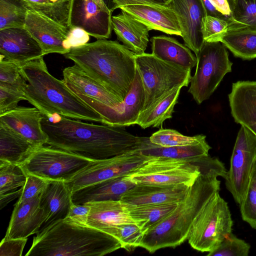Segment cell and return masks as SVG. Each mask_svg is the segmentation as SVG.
Here are the masks:
<instances>
[{
  "label": "cell",
  "instance_id": "cell-1",
  "mask_svg": "<svg viewBox=\"0 0 256 256\" xmlns=\"http://www.w3.org/2000/svg\"><path fill=\"white\" fill-rule=\"evenodd\" d=\"M42 126L50 146L94 160L138 148L142 140L124 127L82 122L60 114L44 115Z\"/></svg>",
  "mask_w": 256,
  "mask_h": 256
},
{
  "label": "cell",
  "instance_id": "cell-2",
  "mask_svg": "<svg viewBox=\"0 0 256 256\" xmlns=\"http://www.w3.org/2000/svg\"><path fill=\"white\" fill-rule=\"evenodd\" d=\"M64 56L115 94L122 102L136 76V54L117 41L98 40L72 48Z\"/></svg>",
  "mask_w": 256,
  "mask_h": 256
},
{
  "label": "cell",
  "instance_id": "cell-3",
  "mask_svg": "<svg viewBox=\"0 0 256 256\" xmlns=\"http://www.w3.org/2000/svg\"><path fill=\"white\" fill-rule=\"evenodd\" d=\"M26 81L25 100L47 116L60 114L71 118L104 124L102 116L70 90L63 80L48 72L43 56L20 66Z\"/></svg>",
  "mask_w": 256,
  "mask_h": 256
},
{
  "label": "cell",
  "instance_id": "cell-4",
  "mask_svg": "<svg viewBox=\"0 0 256 256\" xmlns=\"http://www.w3.org/2000/svg\"><path fill=\"white\" fill-rule=\"evenodd\" d=\"M218 176H222L220 172L202 168L200 174L177 207L145 232L140 247L154 253L161 248H174L187 240L200 210L212 194L220 189Z\"/></svg>",
  "mask_w": 256,
  "mask_h": 256
},
{
  "label": "cell",
  "instance_id": "cell-5",
  "mask_svg": "<svg viewBox=\"0 0 256 256\" xmlns=\"http://www.w3.org/2000/svg\"><path fill=\"white\" fill-rule=\"evenodd\" d=\"M121 248L109 234L62 220L36 234L26 256H102Z\"/></svg>",
  "mask_w": 256,
  "mask_h": 256
},
{
  "label": "cell",
  "instance_id": "cell-6",
  "mask_svg": "<svg viewBox=\"0 0 256 256\" xmlns=\"http://www.w3.org/2000/svg\"><path fill=\"white\" fill-rule=\"evenodd\" d=\"M215 190L196 217L187 240L194 250L209 252L232 232L233 220L227 202Z\"/></svg>",
  "mask_w": 256,
  "mask_h": 256
},
{
  "label": "cell",
  "instance_id": "cell-7",
  "mask_svg": "<svg viewBox=\"0 0 256 256\" xmlns=\"http://www.w3.org/2000/svg\"><path fill=\"white\" fill-rule=\"evenodd\" d=\"M211 158L209 155L192 159L153 156L129 176L136 184L190 186Z\"/></svg>",
  "mask_w": 256,
  "mask_h": 256
},
{
  "label": "cell",
  "instance_id": "cell-8",
  "mask_svg": "<svg viewBox=\"0 0 256 256\" xmlns=\"http://www.w3.org/2000/svg\"><path fill=\"white\" fill-rule=\"evenodd\" d=\"M136 67L140 74L145 95L144 111L178 86H188L191 69L162 60L152 54L136 55Z\"/></svg>",
  "mask_w": 256,
  "mask_h": 256
},
{
  "label": "cell",
  "instance_id": "cell-9",
  "mask_svg": "<svg viewBox=\"0 0 256 256\" xmlns=\"http://www.w3.org/2000/svg\"><path fill=\"white\" fill-rule=\"evenodd\" d=\"M196 56V70L188 92L200 104L210 98L225 75L232 72V63L220 42H204Z\"/></svg>",
  "mask_w": 256,
  "mask_h": 256
},
{
  "label": "cell",
  "instance_id": "cell-10",
  "mask_svg": "<svg viewBox=\"0 0 256 256\" xmlns=\"http://www.w3.org/2000/svg\"><path fill=\"white\" fill-rule=\"evenodd\" d=\"M98 160L50 146L38 148L20 166L27 174L66 182Z\"/></svg>",
  "mask_w": 256,
  "mask_h": 256
},
{
  "label": "cell",
  "instance_id": "cell-11",
  "mask_svg": "<svg viewBox=\"0 0 256 256\" xmlns=\"http://www.w3.org/2000/svg\"><path fill=\"white\" fill-rule=\"evenodd\" d=\"M256 162V135L241 125L224 178L226 189L239 205L246 194Z\"/></svg>",
  "mask_w": 256,
  "mask_h": 256
},
{
  "label": "cell",
  "instance_id": "cell-12",
  "mask_svg": "<svg viewBox=\"0 0 256 256\" xmlns=\"http://www.w3.org/2000/svg\"><path fill=\"white\" fill-rule=\"evenodd\" d=\"M139 148L108 158L98 160L65 183L72 193L94 184L131 174L153 157L143 154Z\"/></svg>",
  "mask_w": 256,
  "mask_h": 256
},
{
  "label": "cell",
  "instance_id": "cell-13",
  "mask_svg": "<svg viewBox=\"0 0 256 256\" xmlns=\"http://www.w3.org/2000/svg\"><path fill=\"white\" fill-rule=\"evenodd\" d=\"M77 96L102 116L104 124L119 127L136 124L145 102L143 84L137 67L132 88L122 103L116 108L82 95Z\"/></svg>",
  "mask_w": 256,
  "mask_h": 256
},
{
  "label": "cell",
  "instance_id": "cell-14",
  "mask_svg": "<svg viewBox=\"0 0 256 256\" xmlns=\"http://www.w3.org/2000/svg\"><path fill=\"white\" fill-rule=\"evenodd\" d=\"M24 27L38 42L44 56L51 53L64 55L70 50V28L68 26L29 8Z\"/></svg>",
  "mask_w": 256,
  "mask_h": 256
},
{
  "label": "cell",
  "instance_id": "cell-15",
  "mask_svg": "<svg viewBox=\"0 0 256 256\" xmlns=\"http://www.w3.org/2000/svg\"><path fill=\"white\" fill-rule=\"evenodd\" d=\"M112 14L94 0H69L68 26L83 30L97 40L110 37Z\"/></svg>",
  "mask_w": 256,
  "mask_h": 256
},
{
  "label": "cell",
  "instance_id": "cell-16",
  "mask_svg": "<svg viewBox=\"0 0 256 256\" xmlns=\"http://www.w3.org/2000/svg\"><path fill=\"white\" fill-rule=\"evenodd\" d=\"M44 56L40 46L24 27L0 30V60L22 66Z\"/></svg>",
  "mask_w": 256,
  "mask_h": 256
},
{
  "label": "cell",
  "instance_id": "cell-17",
  "mask_svg": "<svg viewBox=\"0 0 256 256\" xmlns=\"http://www.w3.org/2000/svg\"><path fill=\"white\" fill-rule=\"evenodd\" d=\"M166 5L178 16L184 44L196 56L204 42L202 22L206 14L202 0H172Z\"/></svg>",
  "mask_w": 256,
  "mask_h": 256
},
{
  "label": "cell",
  "instance_id": "cell-18",
  "mask_svg": "<svg viewBox=\"0 0 256 256\" xmlns=\"http://www.w3.org/2000/svg\"><path fill=\"white\" fill-rule=\"evenodd\" d=\"M44 114L36 107L17 106L0 115V124L18 134L37 147L47 144L42 121Z\"/></svg>",
  "mask_w": 256,
  "mask_h": 256
},
{
  "label": "cell",
  "instance_id": "cell-19",
  "mask_svg": "<svg viewBox=\"0 0 256 256\" xmlns=\"http://www.w3.org/2000/svg\"><path fill=\"white\" fill-rule=\"evenodd\" d=\"M40 196L16 203L4 238H28L38 232L46 218L40 204Z\"/></svg>",
  "mask_w": 256,
  "mask_h": 256
},
{
  "label": "cell",
  "instance_id": "cell-20",
  "mask_svg": "<svg viewBox=\"0 0 256 256\" xmlns=\"http://www.w3.org/2000/svg\"><path fill=\"white\" fill-rule=\"evenodd\" d=\"M62 75L64 83L76 95L90 98L112 108H118L123 102L76 64L66 68Z\"/></svg>",
  "mask_w": 256,
  "mask_h": 256
},
{
  "label": "cell",
  "instance_id": "cell-21",
  "mask_svg": "<svg viewBox=\"0 0 256 256\" xmlns=\"http://www.w3.org/2000/svg\"><path fill=\"white\" fill-rule=\"evenodd\" d=\"M145 24L150 30L182 36L178 18L174 10L166 5L132 4L119 8Z\"/></svg>",
  "mask_w": 256,
  "mask_h": 256
},
{
  "label": "cell",
  "instance_id": "cell-22",
  "mask_svg": "<svg viewBox=\"0 0 256 256\" xmlns=\"http://www.w3.org/2000/svg\"><path fill=\"white\" fill-rule=\"evenodd\" d=\"M228 98L234 122L256 135V81L240 80L233 83Z\"/></svg>",
  "mask_w": 256,
  "mask_h": 256
},
{
  "label": "cell",
  "instance_id": "cell-23",
  "mask_svg": "<svg viewBox=\"0 0 256 256\" xmlns=\"http://www.w3.org/2000/svg\"><path fill=\"white\" fill-rule=\"evenodd\" d=\"M86 203L90 207L87 226L115 237L118 225L124 223L136 222L128 213L126 204L120 200L90 202Z\"/></svg>",
  "mask_w": 256,
  "mask_h": 256
},
{
  "label": "cell",
  "instance_id": "cell-24",
  "mask_svg": "<svg viewBox=\"0 0 256 256\" xmlns=\"http://www.w3.org/2000/svg\"><path fill=\"white\" fill-rule=\"evenodd\" d=\"M190 187L136 184L124 193L120 200L134 206L178 202L184 198Z\"/></svg>",
  "mask_w": 256,
  "mask_h": 256
},
{
  "label": "cell",
  "instance_id": "cell-25",
  "mask_svg": "<svg viewBox=\"0 0 256 256\" xmlns=\"http://www.w3.org/2000/svg\"><path fill=\"white\" fill-rule=\"evenodd\" d=\"M72 194L65 182L48 180L40 198L46 218L38 232L66 218L72 202Z\"/></svg>",
  "mask_w": 256,
  "mask_h": 256
},
{
  "label": "cell",
  "instance_id": "cell-26",
  "mask_svg": "<svg viewBox=\"0 0 256 256\" xmlns=\"http://www.w3.org/2000/svg\"><path fill=\"white\" fill-rule=\"evenodd\" d=\"M112 27L118 39L134 54H144L149 42L148 28L130 14L121 12L112 16Z\"/></svg>",
  "mask_w": 256,
  "mask_h": 256
},
{
  "label": "cell",
  "instance_id": "cell-27",
  "mask_svg": "<svg viewBox=\"0 0 256 256\" xmlns=\"http://www.w3.org/2000/svg\"><path fill=\"white\" fill-rule=\"evenodd\" d=\"M136 184L129 174L106 180L80 188L72 194L75 204L90 202L120 200L122 196Z\"/></svg>",
  "mask_w": 256,
  "mask_h": 256
},
{
  "label": "cell",
  "instance_id": "cell-28",
  "mask_svg": "<svg viewBox=\"0 0 256 256\" xmlns=\"http://www.w3.org/2000/svg\"><path fill=\"white\" fill-rule=\"evenodd\" d=\"M150 41L152 54L158 58L188 69L196 65V56L176 39L160 36L152 37Z\"/></svg>",
  "mask_w": 256,
  "mask_h": 256
},
{
  "label": "cell",
  "instance_id": "cell-29",
  "mask_svg": "<svg viewBox=\"0 0 256 256\" xmlns=\"http://www.w3.org/2000/svg\"><path fill=\"white\" fill-rule=\"evenodd\" d=\"M38 147L0 124V160L22 164Z\"/></svg>",
  "mask_w": 256,
  "mask_h": 256
},
{
  "label": "cell",
  "instance_id": "cell-30",
  "mask_svg": "<svg viewBox=\"0 0 256 256\" xmlns=\"http://www.w3.org/2000/svg\"><path fill=\"white\" fill-rule=\"evenodd\" d=\"M139 149L142 154L149 156L192 159L209 155L211 147L206 142V138L187 146L162 147L152 143L149 138L142 137Z\"/></svg>",
  "mask_w": 256,
  "mask_h": 256
},
{
  "label": "cell",
  "instance_id": "cell-31",
  "mask_svg": "<svg viewBox=\"0 0 256 256\" xmlns=\"http://www.w3.org/2000/svg\"><path fill=\"white\" fill-rule=\"evenodd\" d=\"M182 88L178 86L174 88L152 106L142 112L136 124L143 129L158 128L165 120L171 118Z\"/></svg>",
  "mask_w": 256,
  "mask_h": 256
},
{
  "label": "cell",
  "instance_id": "cell-32",
  "mask_svg": "<svg viewBox=\"0 0 256 256\" xmlns=\"http://www.w3.org/2000/svg\"><path fill=\"white\" fill-rule=\"evenodd\" d=\"M236 57L244 60L256 58V30L241 29L227 32L220 40Z\"/></svg>",
  "mask_w": 256,
  "mask_h": 256
},
{
  "label": "cell",
  "instance_id": "cell-33",
  "mask_svg": "<svg viewBox=\"0 0 256 256\" xmlns=\"http://www.w3.org/2000/svg\"><path fill=\"white\" fill-rule=\"evenodd\" d=\"M178 202L142 205L126 204V210L131 218L146 232L167 216L178 206Z\"/></svg>",
  "mask_w": 256,
  "mask_h": 256
},
{
  "label": "cell",
  "instance_id": "cell-34",
  "mask_svg": "<svg viewBox=\"0 0 256 256\" xmlns=\"http://www.w3.org/2000/svg\"><path fill=\"white\" fill-rule=\"evenodd\" d=\"M27 175L20 164L0 160V196L15 192L22 188Z\"/></svg>",
  "mask_w": 256,
  "mask_h": 256
},
{
  "label": "cell",
  "instance_id": "cell-35",
  "mask_svg": "<svg viewBox=\"0 0 256 256\" xmlns=\"http://www.w3.org/2000/svg\"><path fill=\"white\" fill-rule=\"evenodd\" d=\"M29 8L24 0H0V30L24 27Z\"/></svg>",
  "mask_w": 256,
  "mask_h": 256
},
{
  "label": "cell",
  "instance_id": "cell-36",
  "mask_svg": "<svg viewBox=\"0 0 256 256\" xmlns=\"http://www.w3.org/2000/svg\"><path fill=\"white\" fill-rule=\"evenodd\" d=\"M241 29L256 30V0H234L232 21L228 31Z\"/></svg>",
  "mask_w": 256,
  "mask_h": 256
},
{
  "label": "cell",
  "instance_id": "cell-37",
  "mask_svg": "<svg viewBox=\"0 0 256 256\" xmlns=\"http://www.w3.org/2000/svg\"><path fill=\"white\" fill-rule=\"evenodd\" d=\"M30 8L68 26L69 0L55 3L50 0H24Z\"/></svg>",
  "mask_w": 256,
  "mask_h": 256
},
{
  "label": "cell",
  "instance_id": "cell-38",
  "mask_svg": "<svg viewBox=\"0 0 256 256\" xmlns=\"http://www.w3.org/2000/svg\"><path fill=\"white\" fill-rule=\"evenodd\" d=\"M204 138H206V136L204 134L186 136L176 130L163 128L149 137V140L152 143L162 147L187 146Z\"/></svg>",
  "mask_w": 256,
  "mask_h": 256
},
{
  "label": "cell",
  "instance_id": "cell-39",
  "mask_svg": "<svg viewBox=\"0 0 256 256\" xmlns=\"http://www.w3.org/2000/svg\"><path fill=\"white\" fill-rule=\"evenodd\" d=\"M242 218L256 229V162L244 198L240 204Z\"/></svg>",
  "mask_w": 256,
  "mask_h": 256
},
{
  "label": "cell",
  "instance_id": "cell-40",
  "mask_svg": "<svg viewBox=\"0 0 256 256\" xmlns=\"http://www.w3.org/2000/svg\"><path fill=\"white\" fill-rule=\"evenodd\" d=\"M250 246L232 232L217 246L208 252V256H248Z\"/></svg>",
  "mask_w": 256,
  "mask_h": 256
},
{
  "label": "cell",
  "instance_id": "cell-41",
  "mask_svg": "<svg viewBox=\"0 0 256 256\" xmlns=\"http://www.w3.org/2000/svg\"><path fill=\"white\" fill-rule=\"evenodd\" d=\"M145 232L146 230L136 222L124 223L117 226L116 237L122 248L131 252L140 247Z\"/></svg>",
  "mask_w": 256,
  "mask_h": 256
},
{
  "label": "cell",
  "instance_id": "cell-42",
  "mask_svg": "<svg viewBox=\"0 0 256 256\" xmlns=\"http://www.w3.org/2000/svg\"><path fill=\"white\" fill-rule=\"evenodd\" d=\"M20 65L6 60H0V83L16 87L21 90L26 85L22 74Z\"/></svg>",
  "mask_w": 256,
  "mask_h": 256
},
{
  "label": "cell",
  "instance_id": "cell-43",
  "mask_svg": "<svg viewBox=\"0 0 256 256\" xmlns=\"http://www.w3.org/2000/svg\"><path fill=\"white\" fill-rule=\"evenodd\" d=\"M228 22L222 19L211 16H206L202 22L203 38L204 42H220L228 31Z\"/></svg>",
  "mask_w": 256,
  "mask_h": 256
},
{
  "label": "cell",
  "instance_id": "cell-44",
  "mask_svg": "<svg viewBox=\"0 0 256 256\" xmlns=\"http://www.w3.org/2000/svg\"><path fill=\"white\" fill-rule=\"evenodd\" d=\"M206 16H211L227 21H232L234 0H202Z\"/></svg>",
  "mask_w": 256,
  "mask_h": 256
},
{
  "label": "cell",
  "instance_id": "cell-45",
  "mask_svg": "<svg viewBox=\"0 0 256 256\" xmlns=\"http://www.w3.org/2000/svg\"><path fill=\"white\" fill-rule=\"evenodd\" d=\"M22 100L25 98L24 92L20 88L0 83V115L16 108Z\"/></svg>",
  "mask_w": 256,
  "mask_h": 256
},
{
  "label": "cell",
  "instance_id": "cell-46",
  "mask_svg": "<svg viewBox=\"0 0 256 256\" xmlns=\"http://www.w3.org/2000/svg\"><path fill=\"white\" fill-rule=\"evenodd\" d=\"M26 182L18 201L24 202L40 196L46 186L48 180L39 176L27 174Z\"/></svg>",
  "mask_w": 256,
  "mask_h": 256
},
{
  "label": "cell",
  "instance_id": "cell-47",
  "mask_svg": "<svg viewBox=\"0 0 256 256\" xmlns=\"http://www.w3.org/2000/svg\"><path fill=\"white\" fill-rule=\"evenodd\" d=\"M90 210V206L86 203L78 204L72 201L67 216L64 220L74 224L87 226Z\"/></svg>",
  "mask_w": 256,
  "mask_h": 256
},
{
  "label": "cell",
  "instance_id": "cell-48",
  "mask_svg": "<svg viewBox=\"0 0 256 256\" xmlns=\"http://www.w3.org/2000/svg\"><path fill=\"white\" fill-rule=\"evenodd\" d=\"M27 238H4L0 244V256H22Z\"/></svg>",
  "mask_w": 256,
  "mask_h": 256
},
{
  "label": "cell",
  "instance_id": "cell-49",
  "mask_svg": "<svg viewBox=\"0 0 256 256\" xmlns=\"http://www.w3.org/2000/svg\"><path fill=\"white\" fill-rule=\"evenodd\" d=\"M70 35L68 41L69 47L72 48L88 43L89 34L83 30L78 28H70Z\"/></svg>",
  "mask_w": 256,
  "mask_h": 256
},
{
  "label": "cell",
  "instance_id": "cell-50",
  "mask_svg": "<svg viewBox=\"0 0 256 256\" xmlns=\"http://www.w3.org/2000/svg\"><path fill=\"white\" fill-rule=\"evenodd\" d=\"M116 8L132 4L166 5L163 0H116Z\"/></svg>",
  "mask_w": 256,
  "mask_h": 256
},
{
  "label": "cell",
  "instance_id": "cell-51",
  "mask_svg": "<svg viewBox=\"0 0 256 256\" xmlns=\"http://www.w3.org/2000/svg\"><path fill=\"white\" fill-rule=\"evenodd\" d=\"M23 190V187L17 191L10 193L2 196H0V208L2 209L6 206L9 202L18 197H20Z\"/></svg>",
  "mask_w": 256,
  "mask_h": 256
},
{
  "label": "cell",
  "instance_id": "cell-52",
  "mask_svg": "<svg viewBox=\"0 0 256 256\" xmlns=\"http://www.w3.org/2000/svg\"><path fill=\"white\" fill-rule=\"evenodd\" d=\"M102 1L111 14L116 9V0H102Z\"/></svg>",
  "mask_w": 256,
  "mask_h": 256
},
{
  "label": "cell",
  "instance_id": "cell-53",
  "mask_svg": "<svg viewBox=\"0 0 256 256\" xmlns=\"http://www.w3.org/2000/svg\"><path fill=\"white\" fill-rule=\"evenodd\" d=\"M51 2L55 3H60V2H62L68 0H50Z\"/></svg>",
  "mask_w": 256,
  "mask_h": 256
},
{
  "label": "cell",
  "instance_id": "cell-54",
  "mask_svg": "<svg viewBox=\"0 0 256 256\" xmlns=\"http://www.w3.org/2000/svg\"><path fill=\"white\" fill-rule=\"evenodd\" d=\"M94 0L98 4H101L102 2V0Z\"/></svg>",
  "mask_w": 256,
  "mask_h": 256
},
{
  "label": "cell",
  "instance_id": "cell-55",
  "mask_svg": "<svg viewBox=\"0 0 256 256\" xmlns=\"http://www.w3.org/2000/svg\"><path fill=\"white\" fill-rule=\"evenodd\" d=\"M166 4L169 3L172 0H163Z\"/></svg>",
  "mask_w": 256,
  "mask_h": 256
}]
</instances>
